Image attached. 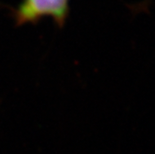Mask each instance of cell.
<instances>
[{
  "label": "cell",
  "instance_id": "cell-1",
  "mask_svg": "<svg viewBox=\"0 0 155 154\" xmlns=\"http://www.w3.org/2000/svg\"><path fill=\"white\" fill-rule=\"evenodd\" d=\"M70 0H21L13 9L16 26L37 24L43 18H51L59 28H63L69 15Z\"/></svg>",
  "mask_w": 155,
  "mask_h": 154
}]
</instances>
